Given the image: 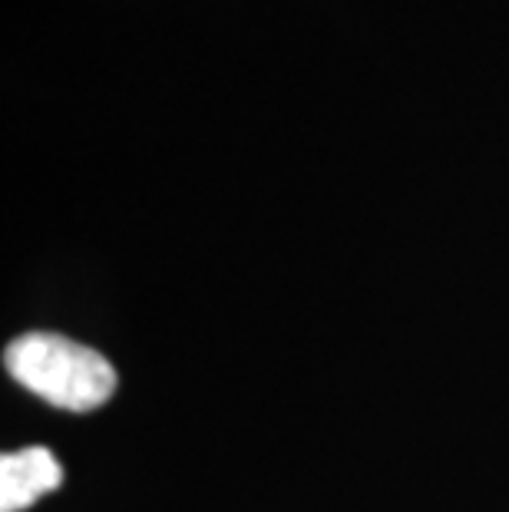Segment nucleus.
<instances>
[{
    "label": "nucleus",
    "mask_w": 509,
    "mask_h": 512,
    "mask_svg": "<svg viewBox=\"0 0 509 512\" xmlns=\"http://www.w3.org/2000/svg\"><path fill=\"white\" fill-rule=\"evenodd\" d=\"M10 377L60 410H96L116 390V370L103 354L60 334H24L7 347Z\"/></svg>",
    "instance_id": "obj_1"
},
{
    "label": "nucleus",
    "mask_w": 509,
    "mask_h": 512,
    "mask_svg": "<svg viewBox=\"0 0 509 512\" xmlns=\"http://www.w3.org/2000/svg\"><path fill=\"white\" fill-rule=\"evenodd\" d=\"M60 483H63L60 463L43 446L7 453L0 460V512H20L34 506L40 496L53 493Z\"/></svg>",
    "instance_id": "obj_2"
}]
</instances>
